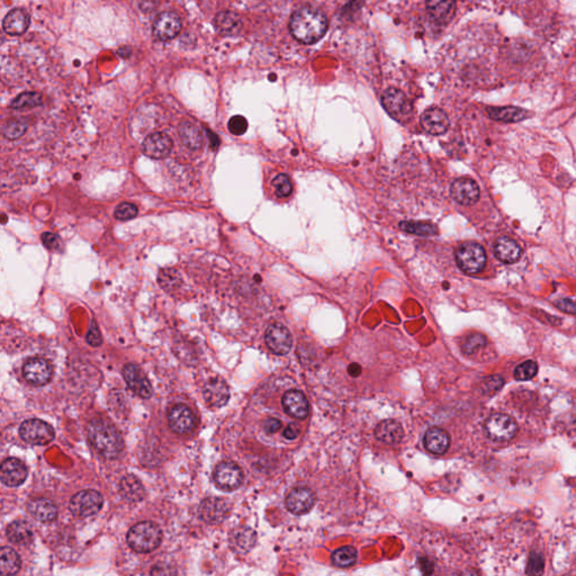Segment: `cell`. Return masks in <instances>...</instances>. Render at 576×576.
<instances>
[{
	"label": "cell",
	"instance_id": "45",
	"mask_svg": "<svg viewBox=\"0 0 576 576\" xmlns=\"http://www.w3.org/2000/svg\"><path fill=\"white\" fill-rule=\"evenodd\" d=\"M229 131L234 135H242L247 132L248 122L243 116L236 115L231 118L228 124Z\"/></svg>",
	"mask_w": 576,
	"mask_h": 576
},
{
	"label": "cell",
	"instance_id": "1",
	"mask_svg": "<svg viewBox=\"0 0 576 576\" xmlns=\"http://www.w3.org/2000/svg\"><path fill=\"white\" fill-rule=\"evenodd\" d=\"M328 30V20L324 11L313 7H303L292 15L290 31L294 39L303 44H313L324 37Z\"/></svg>",
	"mask_w": 576,
	"mask_h": 576
},
{
	"label": "cell",
	"instance_id": "12",
	"mask_svg": "<svg viewBox=\"0 0 576 576\" xmlns=\"http://www.w3.org/2000/svg\"><path fill=\"white\" fill-rule=\"evenodd\" d=\"M264 340L268 348L276 354H286L293 346V338L290 330L283 324H275L268 326L264 333Z\"/></svg>",
	"mask_w": 576,
	"mask_h": 576
},
{
	"label": "cell",
	"instance_id": "31",
	"mask_svg": "<svg viewBox=\"0 0 576 576\" xmlns=\"http://www.w3.org/2000/svg\"><path fill=\"white\" fill-rule=\"evenodd\" d=\"M257 535L249 527H240L231 534V547L239 554H245L256 545Z\"/></svg>",
	"mask_w": 576,
	"mask_h": 576
},
{
	"label": "cell",
	"instance_id": "20",
	"mask_svg": "<svg viewBox=\"0 0 576 576\" xmlns=\"http://www.w3.org/2000/svg\"><path fill=\"white\" fill-rule=\"evenodd\" d=\"M283 407L285 412L295 419H305L309 414V404L307 397L296 390H290L284 394Z\"/></svg>",
	"mask_w": 576,
	"mask_h": 576
},
{
	"label": "cell",
	"instance_id": "5",
	"mask_svg": "<svg viewBox=\"0 0 576 576\" xmlns=\"http://www.w3.org/2000/svg\"><path fill=\"white\" fill-rule=\"evenodd\" d=\"M517 423L508 414H492L485 422V433L493 442H509L517 435Z\"/></svg>",
	"mask_w": 576,
	"mask_h": 576
},
{
	"label": "cell",
	"instance_id": "19",
	"mask_svg": "<svg viewBox=\"0 0 576 576\" xmlns=\"http://www.w3.org/2000/svg\"><path fill=\"white\" fill-rule=\"evenodd\" d=\"M27 473V467L20 459H7L1 464L0 478L6 487H20L25 482Z\"/></svg>",
	"mask_w": 576,
	"mask_h": 576
},
{
	"label": "cell",
	"instance_id": "10",
	"mask_svg": "<svg viewBox=\"0 0 576 576\" xmlns=\"http://www.w3.org/2000/svg\"><path fill=\"white\" fill-rule=\"evenodd\" d=\"M23 375L31 385L43 386L53 376V367L44 358H30L23 367Z\"/></svg>",
	"mask_w": 576,
	"mask_h": 576
},
{
	"label": "cell",
	"instance_id": "15",
	"mask_svg": "<svg viewBox=\"0 0 576 576\" xmlns=\"http://www.w3.org/2000/svg\"><path fill=\"white\" fill-rule=\"evenodd\" d=\"M198 513L206 523L217 525L226 519L230 513V506L223 499L207 498L200 504Z\"/></svg>",
	"mask_w": 576,
	"mask_h": 576
},
{
	"label": "cell",
	"instance_id": "29",
	"mask_svg": "<svg viewBox=\"0 0 576 576\" xmlns=\"http://www.w3.org/2000/svg\"><path fill=\"white\" fill-rule=\"evenodd\" d=\"M425 447L430 453L442 455L450 446V437L442 428H430L425 435Z\"/></svg>",
	"mask_w": 576,
	"mask_h": 576
},
{
	"label": "cell",
	"instance_id": "54",
	"mask_svg": "<svg viewBox=\"0 0 576 576\" xmlns=\"http://www.w3.org/2000/svg\"><path fill=\"white\" fill-rule=\"evenodd\" d=\"M348 373L352 377L359 376L361 374V367L358 364H352L348 367Z\"/></svg>",
	"mask_w": 576,
	"mask_h": 576
},
{
	"label": "cell",
	"instance_id": "53",
	"mask_svg": "<svg viewBox=\"0 0 576 576\" xmlns=\"http://www.w3.org/2000/svg\"><path fill=\"white\" fill-rule=\"evenodd\" d=\"M300 427L295 423H293V425H288L284 430V437L288 440H294V439L297 438L298 435H300Z\"/></svg>",
	"mask_w": 576,
	"mask_h": 576
},
{
	"label": "cell",
	"instance_id": "26",
	"mask_svg": "<svg viewBox=\"0 0 576 576\" xmlns=\"http://www.w3.org/2000/svg\"><path fill=\"white\" fill-rule=\"evenodd\" d=\"M30 16L23 9L15 8L6 15L3 22L4 31L11 37H20L27 31Z\"/></svg>",
	"mask_w": 576,
	"mask_h": 576
},
{
	"label": "cell",
	"instance_id": "11",
	"mask_svg": "<svg viewBox=\"0 0 576 576\" xmlns=\"http://www.w3.org/2000/svg\"><path fill=\"white\" fill-rule=\"evenodd\" d=\"M382 104L386 112L397 120L407 118L412 112V105L408 97L397 88H390L383 94Z\"/></svg>",
	"mask_w": 576,
	"mask_h": 576
},
{
	"label": "cell",
	"instance_id": "9",
	"mask_svg": "<svg viewBox=\"0 0 576 576\" xmlns=\"http://www.w3.org/2000/svg\"><path fill=\"white\" fill-rule=\"evenodd\" d=\"M181 20L174 11H163L158 15L152 26V34L158 41L167 42L174 39L181 31Z\"/></svg>",
	"mask_w": 576,
	"mask_h": 576
},
{
	"label": "cell",
	"instance_id": "42",
	"mask_svg": "<svg viewBox=\"0 0 576 576\" xmlns=\"http://www.w3.org/2000/svg\"><path fill=\"white\" fill-rule=\"evenodd\" d=\"M487 345V338L481 333H473L468 335L463 343V352L466 354H475L478 349L483 348Z\"/></svg>",
	"mask_w": 576,
	"mask_h": 576
},
{
	"label": "cell",
	"instance_id": "17",
	"mask_svg": "<svg viewBox=\"0 0 576 576\" xmlns=\"http://www.w3.org/2000/svg\"><path fill=\"white\" fill-rule=\"evenodd\" d=\"M169 425L174 433L186 435L196 427V418L193 411L184 404L174 405L168 414Z\"/></svg>",
	"mask_w": 576,
	"mask_h": 576
},
{
	"label": "cell",
	"instance_id": "2",
	"mask_svg": "<svg viewBox=\"0 0 576 576\" xmlns=\"http://www.w3.org/2000/svg\"><path fill=\"white\" fill-rule=\"evenodd\" d=\"M88 439L94 449L107 459H114L123 452L124 442L110 422L104 419L91 420L87 428Z\"/></svg>",
	"mask_w": 576,
	"mask_h": 576
},
{
	"label": "cell",
	"instance_id": "51",
	"mask_svg": "<svg viewBox=\"0 0 576 576\" xmlns=\"http://www.w3.org/2000/svg\"><path fill=\"white\" fill-rule=\"evenodd\" d=\"M281 422L279 421V419H275V418H268L264 423V429L266 433H277V431L281 430Z\"/></svg>",
	"mask_w": 576,
	"mask_h": 576
},
{
	"label": "cell",
	"instance_id": "37",
	"mask_svg": "<svg viewBox=\"0 0 576 576\" xmlns=\"http://www.w3.org/2000/svg\"><path fill=\"white\" fill-rule=\"evenodd\" d=\"M356 561H357V551L352 546L341 547L332 554V562L338 568H350L354 565Z\"/></svg>",
	"mask_w": 576,
	"mask_h": 576
},
{
	"label": "cell",
	"instance_id": "49",
	"mask_svg": "<svg viewBox=\"0 0 576 576\" xmlns=\"http://www.w3.org/2000/svg\"><path fill=\"white\" fill-rule=\"evenodd\" d=\"M101 341L103 340H101V331H99L97 324L93 321V324L88 330L87 343H89L90 346L98 347L101 346Z\"/></svg>",
	"mask_w": 576,
	"mask_h": 576
},
{
	"label": "cell",
	"instance_id": "3",
	"mask_svg": "<svg viewBox=\"0 0 576 576\" xmlns=\"http://www.w3.org/2000/svg\"><path fill=\"white\" fill-rule=\"evenodd\" d=\"M127 540L129 547L136 553H150L160 546L162 532L155 523L143 521L129 529Z\"/></svg>",
	"mask_w": 576,
	"mask_h": 576
},
{
	"label": "cell",
	"instance_id": "13",
	"mask_svg": "<svg viewBox=\"0 0 576 576\" xmlns=\"http://www.w3.org/2000/svg\"><path fill=\"white\" fill-rule=\"evenodd\" d=\"M174 141L166 133L157 132L150 134L142 144V151L146 157L160 160L172 153Z\"/></svg>",
	"mask_w": 576,
	"mask_h": 576
},
{
	"label": "cell",
	"instance_id": "7",
	"mask_svg": "<svg viewBox=\"0 0 576 576\" xmlns=\"http://www.w3.org/2000/svg\"><path fill=\"white\" fill-rule=\"evenodd\" d=\"M103 497L95 489H84L73 495L69 509L73 515L80 518L94 516L101 509Z\"/></svg>",
	"mask_w": 576,
	"mask_h": 576
},
{
	"label": "cell",
	"instance_id": "38",
	"mask_svg": "<svg viewBox=\"0 0 576 576\" xmlns=\"http://www.w3.org/2000/svg\"><path fill=\"white\" fill-rule=\"evenodd\" d=\"M42 95L34 91L20 94L17 96L14 101H11V107L14 110H26V108H33L42 104Z\"/></svg>",
	"mask_w": 576,
	"mask_h": 576
},
{
	"label": "cell",
	"instance_id": "24",
	"mask_svg": "<svg viewBox=\"0 0 576 576\" xmlns=\"http://www.w3.org/2000/svg\"><path fill=\"white\" fill-rule=\"evenodd\" d=\"M494 255L504 264H515L521 257V247L509 236H502L494 243Z\"/></svg>",
	"mask_w": 576,
	"mask_h": 576
},
{
	"label": "cell",
	"instance_id": "40",
	"mask_svg": "<svg viewBox=\"0 0 576 576\" xmlns=\"http://www.w3.org/2000/svg\"><path fill=\"white\" fill-rule=\"evenodd\" d=\"M538 373V365L534 360H526L525 363L517 366L515 369V378L517 380H530Z\"/></svg>",
	"mask_w": 576,
	"mask_h": 576
},
{
	"label": "cell",
	"instance_id": "34",
	"mask_svg": "<svg viewBox=\"0 0 576 576\" xmlns=\"http://www.w3.org/2000/svg\"><path fill=\"white\" fill-rule=\"evenodd\" d=\"M179 136L184 146L188 149L198 150L203 146V134L200 127L191 122H185L179 127Z\"/></svg>",
	"mask_w": 576,
	"mask_h": 576
},
{
	"label": "cell",
	"instance_id": "43",
	"mask_svg": "<svg viewBox=\"0 0 576 576\" xmlns=\"http://www.w3.org/2000/svg\"><path fill=\"white\" fill-rule=\"evenodd\" d=\"M178 275L179 274L176 273L174 269L162 270L160 276H159V283H160L161 287L167 290H174L181 283V279Z\"/></svg>",
	"mask_w": 576,
	"mask_h": 576
},
{
	"label": "cell",
	"instance_id": "27",
	"mask_svg": "<svg viewBox=\"0 0 576 576\" xmlns=\"http://www.w3.org/2000/svg\"><path fill=\"white\" fill-rule=\"evenodd\" d=\"M27 510L35 520L43 523H52L58 516L56 504L48 499H34L28 504Z\"/></svg>",
	"mask_w": 576,
	"mask_h": 576
},
{
	"label": "cell",
	"instance_id": "52",
	"mask_svg": "<svg viewBox=\"0 0 576 576\" xmlns=\"http://www.w3.org/2000/svg\"><path fill=\"white\" fill-rule=\"evenodd\" d=\"M159 5L158 0H139V7L144 13H151Z\"/></svg>",
	"mask_w": 576,
	"mask_h": 576
},
{
	"label": "cell",
	"instance_id": "36",
	"mask_svg": "<svg viewBox=\"0 0 576 576\" xmlns=\"http://www.w3.org/2000/svg\"><path fill=\"white\" fill-rule=\"evenodd\" d=\"M399 226L404 232L416 234V236H431L437 234L436 225H433V223L403 221V222L399 223Z\"/></svg>",
	"mask_w": 576,
	"mask_h": 576
},
{
	"label": "cell",
	"instance_id": "39",
	"mask_svg": "<svg viewBox=\"0 0 576 576\" xmlns=\"http://www.w3.org/2000/svg\"><path fill=\"white\" fill-rule=\"evenodd\" d=\"M27 124L22 120H11L4 125L3 134L8 140H17L25 134Z\"/></svg>",
	"mask_w": 576,
	"mask_h": 576
},
{
	"label": "cell",
	"instance_id": "33",
	"mask_svg": "<svg viewBox=\"0 0 576 576\" xmlns=\"http://www.w3.org/2000/svg\"><path fill=\"white\" fill-rule=\"evenodd\" d=\"M7 538L15 545L26 546L33 540V530L25 521L18 520L11 523L7 527Z\"/></svg>",
	"mask_w": 576,
	"mask_h": 576
},
{
	"label": "cell",
	"instance_id": "21",
	"mask_svg": "<svg viewBox=\"0 0 576 576\" xmlns=\"http://www.w3.org/2000/svg\"><path fill=\"white\" fill-rule=\"evenodd\" d=\"M421 127L429 134L442 135L449 127V118L444 110L433 107L422 114Z\"/></svg>",
	"mask_w": 576,
	"mask_h": 576
},
{
	"label": "cell",
	"instance_id": "30",
	"mask_svg": "<svg viewBox=\"0 0 576 576\" xmlns=\"http://www.w3.org/2000/svg\"><path fill=\"white\" fill-rule=\"evenodd\" d=\"M120 493L124 500L129 502H140L146 497V489L140 480L132 474L124 476L120 482Z\"/></svg>",
	"mask_w": 576,
	"mask_h": 576
},
{
	"label": "cell",
	"instance_id": "48",
	"mask_svg": "<svg viewBox=\"0 0 576 576\" xmlns=\"http://www.w3.org/2000/svg\"><path fill=\"white\" fill-rule=\"evenodd\" d=\"M42 242L43 245L48 248L49 250L59 251L62 247L59 236H56V234L50 233V232L42 234Z\"/></svg>",
	"mask_w": 576,
	"mask_h": 576
},
{
	"label": "cell",
	"instance_id": "16",
	"mask_svg": "<svg viewBox=\"0 0 576 576\" xmlns=\"http://www.w3.org/2000/svg\"><path fill=\"white\" fill-rule=\"evenodd\" d=\"M450 194L461 205H472L480 198V187L475 180L459 178L450 186Z\"/></svg>",
	"mask_w": 576,
	"mask_h": 576
},
{
	"label": "cell",
	"instance_id": "50",
	"mask_svg": "<svg viewBox=\"0 0 576 576\" xmlns=\"http://www.w3.org/2000/svg\"><path fill=\"white\" fill-rule=\"evenodd\" d=\"M558 309H562L564 312L572 313V314H576V304L574 302H572L571 300H568V298H562V300H558L555 303Z\"/></svg>",
	"mask_w": 576,
	"mask_h": 576
},
{
	"label": "cell",
	"instance_id": "46",
	"mask_svg": "<svg viewBox=\"0 0 576 576\" xmlns=\"http://www.w3.org/2000/svg\"><path fill=\"white\" fill-rule=\"evenodd\" d=\"M504 380L501 376H489L483 382V392L487 394H492L501 390L504 386Z\"/></svg>",
	"mask_w": 576,
	"mask_h": 576
},
{
	"label": "cell",
	"instance_id": "22",
	"mask_svg": "<svg viewBox=\"0 0 576 576\" xmlns=\"http://www.w3.org/2000/svg\"><path fill=\"white\" fill-rule=\"evenodd\" d=\"M204 399L210 407L221 408L230 399V390L222 378H212L204 388Z\"/></svg>",
	"mask_w": 576,
	"mask_h": 576
},
{
	"label": "cell",
	"instance_id": "44",
	"mask_svg": "<svg viewBox=\"0 0 576 576\" xmlns=\"http://www.w3.org/2000/svg\"><path fill=\"white\" fill-rule=\"evenodd\" d=\"M138 215V207L132 203H122L115 211V217L120 221L134 219Z\"/></svg>",
	"mask_w": 576,
	"mask_h": 576
},
{
	"label": "cell",
	"instance_id": "14",
	"mask_svg": "<svg viewBox=\"0 0 576 576\" xmlns=\"http://www.w3.org/2000/svg\"><path fill=\"white\" fill-rule=\"evenodd\" d=\"M124 380L127 382L129 388L133 393L136 394L138 397L142 399H150L153 390H152L151 384L149 380L146 378V375L142 373L138 366L134 364H127L124 366L123 369Z\"/></svg>",
	"mask_w": 576,
	"mask_h": 576
},
{
	"label": "cell",
	"instance_id": "23",
	"mask_svg": "<svg viewBox=\"0 0 576 576\" xmlns=\"http://www.w3.org/2000/svg\"><path fill=\"white\" fill-rule=\"evenodd\" d=\"M214 27L221 35L234 37L241 32V17L233 11H221L214 18Z\"/></svg>",
	"mask_w": 576,
	"mask_h": 576
},
{
	"label": "cell",
	"instance_id": "28",
	"mask_svg": "<svg viewBox=\"0 0 576 576\" xmlns=\"http://www.w3.org/2000/svg\"><path fill=\"white\" fill-rule=\"evenodd\" d=\"M375 436L384 444H397L402 442L404 433L399 422L395 420H384L375 429Z\"/></svg>",
	"mask_w": 576,
	"mask_h": 576
},
{
	"label": "cell",
	"instance_id": "47",
	"mask_svg": "<svg viewBox=\"0 0 576 576\" xmlns=\"http://www.w3.org/2000/svg\"><path fill=\"white\" fill-rule=\"evenodd\" d=\"M544 570V560L543 557L539 554H532L530 560H529L528 568H527V573L534 574V575H539L543 573Z\"/></svg>",
	"mask_w": 576,
	"mask_h": 576
},
{
	"label": "cell",
	"instance_id": "6",
	"mask_svg": "<svg viewBox=\"0 0 576 576\" xmlns=\"http://www.w3.org/2000/svg\"><path fill=\"white\" fill-rule=\"evenodd\" d=\"M20 435L24 442L37 446L50 444L56 436L53 428L48 422L39 419H30L23 422Z\"/></svg>",
	"mask_w": 576,
	"mask_h": 576
},
{
	"label": "cell",
	"instance_id": "25",
	"mask_svg": "<svg viewBox=\"0 0 576 576\" xmlns=\"http://www.w3.org/2000/svg\"><path fill=\"white\" fill-rule=\"evenodd\" d=\"M457 0H425L428 13L439 24H448L453 20Z\"/></svg>",
	"mask_w": 576,
	"mask_h": 576
},
{
	"label": "cell",
	"instance_id": "41",
	"mask_svg": "<svg viewBox=\"0 0 576 576\" xmlns=\"http://www.w3.org/2000/svg\"><path fill=\"white\" fill-rule=\"evenodd\" d=\"M273 187L275 189L276 196L279 198L288 197L292 194L293 186L290 177L285 174H279L274 178Z\"/></svg>",
	"mask_w": 576,
	"mask_h": 576
},
{
	"label": "cell",
	"instance_id": "18",
	"mask_svg": "<svg viewBox=\"0 0 576 576\" xmlns=\"http://www.w3.org/2000/svg\"><path fill=\"white\" fill-rule=\"evenodd\" d=\"M316 497L312 489L307 487H295L287 495L286 506L294 515H305L314 506Z\"/></svg>",
	"mask_w": 576,
	"mask_h": 576
},
{
	"label": "cell",
	"instance_id": "35",
	"mask_svg": "<svg viewBox=\"0 0 576 576\" xmlns=\"http://www.w3.org/2000/svg\"><path fill=\"white\" fill-rule=\"evenodd\" d=\"M20 558L14 549L3 547L0 551V572L3 575H14L20 571Z\"/></svg>",
	"mask_w": 576,
	"mask_h": 576
},
{
	"label": "cell",
	"instance_id": "8",
	"mask_svg": "<svg viewBox=\"0 0 576 576\" xmlns=\"http://www.w3.org/2000/svg\"><path fill=\"white\" fill-rule=\"evenodd\" d=\"M214 482L219 489L231 492L239 489L243 482V472L239 465L232 461H223L214 471Z\"/></svg>",
	"mask_w": 576,
	"mask_h": 576
},
{
	"label": "cell",
	"instance_id": "4",
	"mask_svg": "<svg viewBox=\"0 0 576 576\" xmlns=\"http://www.w3.org/2000/svg\"><path fill=\"white\" fill-rule=\"evenodd\" d=\"M456 262L464 273L470 275L481 273L487 264V253L476 242H466L456 250Z\"/></svg>",
	"mask_w": 576,
	"mask_h": 576
},
{
	"label": "cell",
	"instance_id": "32",
	"mask_svg": "<svg viewBox=\"0 0 576 576\" xmlns=\"http://www.w3.org/2000/svg\"><path fill=\"white\" fill-rule=\"evenodd\" d=\"M487 112L489 117L493 118L495 121L504 122V123H517L530 116L527 110L513 106L487 107Z\"/></svg>",
	"mask_w": 576,
	"mask_h": 576
}]
</instances>
